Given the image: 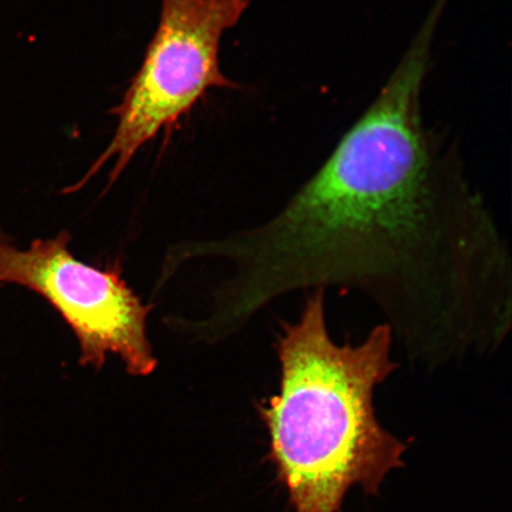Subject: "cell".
<instances>
[{"label": "cell", "mask_w": 512, "mask_h": 512, "mask_svg": "<svg viewBox=\"0 0 512 512\" xmlns=\"http://www.w3.org/2000/svg\"><path fill=\"white\" fill-rule=\"evenodd\" d=\"M437 28L428 16L373 104L272 220L196 246L238 266L217 311L227 328L287 294L339 288L373 304L395 347L426 373L502 348L509 247L422 121Z\"/></svg>", "instance_id": "obj_1"}, {"label": "cell", "mask_w": 512, "mask_h": 512, "mask_svg": "<svg viewBox=\"0 0 512 512\" xmlns=\"http://www.w3.org/2000/svg\"><path fill=\"white\" fill-rule=\"evenodd\" d=\"M294 322L281 324L278 393L260 413L296 512H339L354 486L375 495L403 465L406 445L381 425L375 393L400 367L392 330L377 324L362 342L338 343L326 291L305 293Z\"/></svg>", "instance_id": "obj_2"}, {"label": "cell", "mask_w": 512, "mask_h": 512, "mask_svg": "<svg viewBox=\"0 0 512 512\" xmlns=\"http://www.w3.org/2000/svg\"><path fill=\"white\" fill-rule=\"evenodd\" d=\"M252 0H162L158 28L138 73L111 114L117 130L87 174L66 194L81 190L113 162L107 189L138 151L170 131L213 88L239 89L220 68L224 32L235 27Z\"/></svg>", "instance_id": "obj_3"}, {"label": "cell", "mask_w": 512, "mask_h": 512, "mask_svg": "<svg viewBox=\"0 0 512 512\" xmlns=\"http://www.w3.org/2000/svg\"><path fill=\"white\" fill-rule=\"evenodd\" d=\"M70 235L36 240L18 249L0 230V284L40 294L60 313L80 345V363L101 369L117 355L132 376H149L157 358L147 338L152 309L121 277L118 265L98 268L69 251Z\"/></svg>", "instance_id": "obj_4"}]
</instances>
